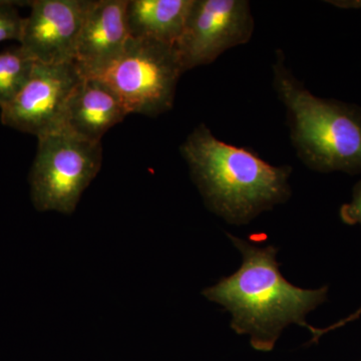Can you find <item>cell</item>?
<instances>
[{"label":"cell","instance_id":"1","mask_svg":"<svg viewBox=\"0 0 361 361\" xmlns=\"http://www.w3.org/2000/svg\"><path fill=\"white\" fill-rule=\"evenodd\" d=\"M227 236L241 253V266L202 295L231 313L230 326L239 336L250 337L255 350L272 351L289 325L310 330L306 316L326 301L329 287H297L280 272L276 247H260L229 233Z\"/></svg>","mask_w":361,"mask_h":361},{"label":"cell","instance_id":"2","mask_svg":"<svg viewBox=\"0 0 361 361\" xmlns=\"http://www.w3.org/2000/svg\"><path fill=\"white\" fill-rule=\"evenodd\" d=\"M180 152L207 208L229 224H248L290 199L291 167L221 141L205 123L190 133Z\"/></svg>","mask_w":361,"mask_h":361},{"label":"cell","instance_id":"3","mask_svg":"<svg viewBox=\"0 0 361 361\" xmlns=\"http://www.w3.org/2000/svg\"><path fill=\"white\" fill-rule=\"evenodd\" d=\"M273 87L286 110L289 135L297 156L319 173L361 174V108L313 94L277 51Z\"/></svg>","mask_w":361,"mask_h":361},{"label":"cell","instance_id":"4","mask_svg":"<svg viewBox=\"0 0 361 361\" xmlns=\"http://www.w3.org/2000/svg\"><path fill=\"white\" fill-rule=\"evenodd\" d=\"M30 170V197L39 212L71 215L103 163L102 142H90L66 130L37 137Z\"/></svg>","mask_w":361,"mask_h":361},{"label":"cell","instance_id":"5","mask_svg":"<svg viewBox=\"0 0 361 361\" xmlns=\"http://www.w3.org/2000/svg\"><path fill=\"white\" fill-rule=\"evenodd\" d=\"M183 73L175 45L130 39L123 56L101 78L122 99L130 115L156 118L173 108Z\"/></svg>","mask_w":361,"mask_h":361},{"label":"cell","instance_id":"6","mask_svg":"<svg viewBox=\"0 0 361 361\" xmlns=\"http://www.w3.org/2000/svg\"><path fill=\"white\" fill-rule=\"evenodd\" d=\"M254 30L247 0H193L175 44L183 71L210 65L225 51L250 42Z\"/></svg>","mask_w":361,"mask_h":361},{"label":"cell","instance_id":"7","mask_svg":"<svg viewBox=\"0 0 361 361\" xmlns=\"http://www.w3.org/2000/svg\"><path fill=\"white\" fill-rule=\"evenodd\" d=\"M84 75L75 63H35L16 97L0 108L6 127L37 137L63 130L68 99Z\"/></svg>","mask_w":361,"mask_h":361},{"label":"cell","instance_id":"8","mask_svg":"<svg viewBox=\"0 0 361 361\" xmlns=\"http://www.w3.org/2000/svg\"><path fill=\"white\" fill-rule=\"evenodd\" d=\"M90 0H33L20 45L37 63H75Z\"/></svg>","mask_w":361,"mask_h":361},{"label":"cell","instance_id":"9","mask_svg":"<svg viewBox=\"0 0 361 361\" xmlns=\"http://www.w3.org/2000/svg\"><path fill=\"white\" fill-rule=\"evenodd\" d=\"M127 0H90L75 63L84 77L102 78L123 56L130 39Z\"/></svg>","mask_w":361,"mask_h":361},{"label":"cell","instance_id":"10","mask_svg":"<svg viewBox=\"0 0 361 361\" xmlns=\"http://www.w3.org/2000/svg\"><path fill=\"white\" fill-rule=\"evenodd\" d=\"M130 115L113 87L101 78L84 77L66 104L63 130L90 142H102L106 133Z\"/></svg>","mask_w":361,"mask_h":361},{"label":"cell","instance_id":"11","mask_svg":"<svg viewBox=\"0 0 361 361\" xmlns=\"http://www.w3.org/2000/svg\"><path fill=\"white\" fill-rule=\"evenodd\" d=\"M192 4L193 0H127L126 21L130 39L175 45Z\"/></svg>","mask_w":361,"mask_h":361},{"label":"cell","instance_id":"12","mask_svg":"<svg viewBox=\"0 0 361 361\" xmlns=\"http://www.w3.org/2000/svg\"><path fill=\"white\" fill-rule=\"evenodd\" d=\"M35 63L20 45L0 52V108L11 103L20 92Z\"/></svg>","mask_w":361,"mask_h":361},{"label":"cell","instance_id":"13","mask_svg":"<svg viewBox=\"0 0 361 361\" xmlns=\"http://www.w3.org/2000/svg\"><path fill=\"white\" fill-rule=\"evenodd\" d=\"M341 218L344 224L361 225V180H358L355 187H353V199H351V201L341 207ZM360 315L361 307L360 310H356L353 314L349 315L348 317L344 318L341 322L334 323L331 326L325 327V329H315V327H313L310 331L311 336H312V339L310 341L311 343L318 342L320 337L326 334L327 332L344 326V325L348 324L349 322H355L357 318H360Z\"/></svg>","mask_w":361,"mask_h":361},{"label":"cell","instance_id":"14","mask_svg":"<svg viewBox=\"0 0 361 361\" xmlns=\"http://www.w3.org/2000/svg\"><path fill=\"white\" fill-rule=\"evenodd\" d=\"M26 2L0 0V42L18 40L20 42L25 18H21L18 6Z\"/></svg>","mask_w":361,"mask_h":361},{"label":"cell","instance_id":"15","mask_svg":"<svg viewBox=\"0 0 361 361\" xmlns=\"http://www.w3.org/2000/svg\"><path fill=\"white\" fill-rule=\"evenodd\" d=\"M326 2L338 8L361 9V0H330Z\"/></svg>","mask_w":361,"mask_h":361}]
</instances>
